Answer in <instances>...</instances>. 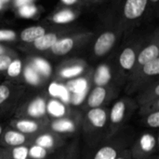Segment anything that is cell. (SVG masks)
Segmentation results:
<instances>
[{
  "instance_id": "obj_29",
  "label": "cell",
  "mask_w": 159,
  "mask_h": 159,
  "mask_svg": "<svg viewBox=\"0 0 159 159\" xmlns=\"http://www.w3.org/2000/svg\"><path fill=\"white\" fill-rule=\"evenodd\" d=\"M75 15L71 10H61L53 16V22L56 23H67L74 21Z\"/></svg>"
},
{
  "instance_id": "obj_23",
  "label": "cell",
  "mask_w": 159,
  "mask_h": 159,
  "mask_svg": "<svg viewBox=\"0 0 159 159\" xmlns=\"http://www.w3.org/2000/svg\"><path fill=\"white\" fill-rule=\"evenodd\" d=\"M35 70L41 75V77H49L51 74V67L50 65L42 58H34L30 63Z\"/></svg>"
},
{
  "instance_id": "obj_10",
  "label": "cell",
  "mask_w": 159,
  "mask_h": 159,
  "mask_svg": "<svg viewBox=\"0 0 159 159\" xmlns=\"http://www.w3.org/2000/svg\"><path fill=\"white\" fill-rule=\"evenodd\" d=\"M61 141L57 134L53 133H44L38 135L34 142V144L38 145L48 151H51L57 148L61 144Z\"/></svg>"
},
{
  "instance_id": "obj_18",
  "label": "cell",
  "mask_w": 159,
  "mask_h": 159,
  "mask_svg": "<svg viewBox=\"0 0 159 159\" xmlns=\"http://www.w3.org/2000/svg\"><path fill=\"white\" fill-rule=\"evenodd\" d=\"M29 146L20 145L17 147H7L4 149L3 159H29Z\"/></svg>"
},
{
  "instance_id": "obj_25",
  "label": "cell",
  "mask_w": 159,
  "mask_h": 159,
  "mask_svg": "<svg viewBox=\"0 0 159 159\" xmlns=\"http://www.w3.org/2000/svg\"><path fill=\"white\" fill-rule=\"evenodd\" d=\"M88 85L89 84H88L87 80H85L84 78H78V79H75V80L68 82L67 87L70 90V92H72V94H74V93H81V92L87 91Z\"/></svg>"
},
{
  "instance_id": "obj_4",
  "label": "cell",
  "mask_w": 159,
  "mask_h": 159,
  "mask_svg": "<svg viewBox=\"0 0 159 159\" xmlns=\"http://www.w3.org/2000/svg\"><path fill=\"white\" fill-rule=\"evenodd\" d=\"M87 119L91 127L95 129H102L107 124L108 113L106 110L102 107L89 109V111L87 113Z\"/></svg>"
},
{
  "instance_id": "obj_32",
  "label": "cell",
  "mask_w": 159,
  "mask_h": 159,
  "mask_svg": "<svg viewBox=\"0 0 159 159\" xmlns=\"http://www.w3.org/2000/svg\"><path fill=\"white\" fill-rule=\"evenodd\" d=\"M11 90L7 84H0V105L5 103L10 97Z\"/></svg>"
},
{
  "instance_id": "obj_20",
  "label": "cell",
  "mask_w": 159,
  "mask_h": 159,
  "mask_svg": "<svg viewBox=\"0 0 159 159\" xmlns=\"http://www.w3.org/2000/svg\"><path fill=\"white\" fill-rule=\"evenodd\" d=\"M159 97V84L157 82L155 85H152L148 89L142 92L139 97L138 102L141 106L145 105L149 102H152L156 99H158Z\"/></svg>"
},
{
  "instance_id": "obj_3",
  "label": "cell",
  "mask_w": 159,
  "mask_h": 159,
  "mask_svg": "<svg viewBox=\"0 0 159 159\" xmlns=\"http://www.w3.org/2000/svg\"><path fill=\"white\" fill-rule=\"evenodd\" d=\"M116 40V36L114 32L106 31L100 35L96 39L93 47L94 53L97 56H103L113 48Z\"/></svg>"
},
{
  "instance_id": "obj_30",
  "label": "cell",
  "mask_w": 159,
  "mask_h": 159,
  "mask_svg": "<svg viewBox=\"0 0 159 159\" xmlns=\"http://www.w3.org/2000/svg\"><path fill=\"white\" fill-rule=\"evenodd\" d=\"M159 107V100L158 99H156L152 102H149L145 105H143L141 106V110H140V112L141 114H150L154 112H157L158 111Z\"/></svg>"
},
{
  "instance_id": "obj_44",
  "label": "cell",
  "mask_w": 159,
  "mask_h": 159,
  "mask_svg": "<svg viewBox=\"0 0 159 159\" xmlns=\"http://www.w3.org/2000/svg\"><path fill=\"white\" fill-rule=\"evenodd\" d=\"M5 1H7V0H0V2H5Z\"/></svg>"
},
{
  "instance_id": "obj_40",
  "label": "cell",
  "mask_w": 159,
  "mask_h": 159,
  "mask_svg": "<svg viewBox=\"0 0 159 159\" xmlns=\"http://www.w3.org/2000/svg\"><path fill=\"white\" fill-rule=\"evenodd\" d=\"M4 53H5V49L2 46H0V54H4Z\"/></svg>"
},
{
  "instance_id": "obj_38",
  "label": "cell",
  "mask_w": 159,
  "mask_h": 159,
  "mask_svg": "<svg viewBox=\"0 0 159 159\" xmlns=\"http://www.w3.org/2000/svg\"><path fill=\"white\" fill-rule=\"evenodd\" d=\"M64 3H66V4H69V5H71V4H74V3H75L77 0H62Z\"/></svg>"
},
{
  "instance_id": "obj_28",
  "label": "cell",
  "mask_w": 159,
  "mask_h": 159,
  "mask_svg": "<svg viewBox=\"0 0 159 159\" xmlns=\"http://www.w3.org/2000/svg\"><path fill=\"white\" fill-rule=\"evenodd\" d=\"M22 70V63L20 59H12L10 65L8 66L7 71V74L10 78H17L20 75Z\"/></svg>"
},
{
  "instance_id": "obj_11",
  "label": "cell",
  "mask_w": 159,
  "mask_h": 159,
  "mask_svg": "<svg viewBox=\"0 0 159 159\" xmlns=\"http://www.w3.org/2000/svg\"><path fill=\"white\" fill-rule=\"evenodd\" d=\"M51 130L58 134L73 133L76 130V124L70 118H58L52 121L50 124Z\"/></svg>"
},
{
  "instance_id": "obj_35",
  "label": "cell",
  "mask_w": 159,
  "mask_h": 159,
  "mask_svg": "<svg viewBox=\"0 0 159 159\" xmlns=\"http://www.w3.org/2000/svg\"><path fill=\"white\" fill-rule=\"evenodd\" d=\"M12 58L8 54H0V71H6L10 65Z\"/></svg>"
},
{
  "instance_id": "obj_9",
  "label": "cell",
  "mask_w": 159,
  "mask_h": 159,
  "mask_svg": "<svg viewBox=\"0 0 159 159\" xmlns=\"http://www.w3.org/2000/svg\"><path fill=\"white\" fill-rule=\"evenodd\" d=\"M2 142L7 147L25 145V143L27 142V136L15 129H9L6 131L2 136Z\"/></svg>"
},
{
  "instance_id": "obj_26",
  "label": "cell",
  "mask_w": 159,
  "mask_h": 159,
  "mask_svg": "<svg viewBox=\"0 0 159 159\" xmlns=\"http://www.w3.org/2000/svg\"><path fill=\"white\" fill-rule=\"evenodd\" d=\"M143 73L145 76L152 77L159 74V57L156 58L143 66Z\"/></svg>"
},
{
  "instance_id": "obj_1",
  "label": "cell",
  "mask_w": 159,
  "mask_h": 159,
  "mask_svg": "<svg viewBox=\"0 0 159 159\" xmlns=\"http://www.w3.org/2000/svg\"><path fill=\"white\" fill-rule=\"evenodd\" d=\"M157 147V140L151 133H143L136 142L131 153L133 159H145L152 156Z\"/></svg>"
},
{
  "instance_id": "obj_22",
  "label": "cell",
  "mask_w": 159,
  "mask_h": 159,
  "mask_svg": "<svg viewBox=\"0 0 159 159\" xmlns=\"http://www.w3.org/2000/svg\"><path fill=\"white\" fill-rule=\"evenodd\" d=\"M23 75H24V80L29 84L38 85L42 82L41 75L35 70V68L30 63L27 64V66L25 67L24 71H23Z\"/></svg>"
},
{
  "instance_id": "obj_13",
  "label": "cell",
  "mask_w": 159,
  "mask_h": 159,
  "mask_svg": "<svg viewBox=\"0 0 159 159\" xmlns=\"http://www.w3.org/2000/svg\"><path fill=\"white\" fill-rule=\"evenodd\" d=\"M46 34V29L42 26H30L25 29H23L20 32V37L23 42L26 43H33L37 38L42 37Z\"/></svg>"
},
{
  "instance_id": "obj_17",
  "label": "cell",
  "mask_w": 159,
  "mask_h": 159,
  "mask_svg": "<svg viewBox=\"0 0 159 159\" xmlns=\"http://www.w3.org/2000/svg\"><path fill=\"white\" fill-rule=\"evenodd\" d=\"M159 57V48L157 44H150L145 47L138 55L137 62L140 66H143L144 64Z\"/></svg>"
},
{
  "instance_id": "obj_12",
  "label": "cell",
  "mask_w": 159,
  "mask_h": 159,
  "mask_svg": "<svg viewBox=\"0 0 159 159\" xmlns=\"http://www.w3.org/2000/svg\"><path fill=\"white\" fill-rule=\"evenodd\" d=\"M75 45V40L73 37L59 38L57 42L52 46L50 51L55 55H65L69 53Z\"/></svg>"
},
{
  "instance_id": "obj_42",
  "label": "cell",
  "mask_w": 159,
  "mask_h": 159,
  "mask_svg": "<svg viewBox=\"0 0 159 159\" xmlns=\"http://www.w3.org/2000/svg\"><path fill=\"white\" fill-rule=\"evenodd\" d=\"M3 129H4V128H3V127L0 125V136H1V135H2V133H3Z\"/></svg>"
},
{
  "instance_id": "obj_5",
  "label": "cell",
  "mask_w": 159,
  "mask_h": 159,
  "mask_svg": "<svg viewBox=\"0 0 159 159\" xmlns=\"http://www.w3.org/2000/svg\"><path fill=\"white\" fill-rule=\"evenodd\" d=\"M127 111H128V104L124 99L116 101L113 105L109 114V120L111 125L113 127L121 125L125 121Z\"/></svg>"
},
{
  "instance_id": "obj_34",
  "label": "cell",
  "mask_w": 159,
  "mask_h": 159,
  "mask_svg": "<svg viewBox=\"0 0 159 159\" xmlns=\"http://www.w3.org/2000/svg\"><path fill=\"white\" fill-rule=\"evenodd\" d=\"M87 91H84V92H81V93H74V94H72V96H70V103H72L74 105L80 104L85 99V97H87Z\"/></svg>"
},
{
  "instance_id": "obj_14",
  "label": "cell",
  "mask_w": 159,
  "mask_h": 159,
  "mask_svg": "<svg viewBox=\"0 0 159 159\" xmlns=\"http://www.w3.org/2000/svg\"><path fill=\"white\" fill-rule=\"evenodd\" d=\"M112 79V74L110 68L106 65H101L98 67L93 75V82L95 86H103L107 85Z\"/></svg>"
},
{
  "instance_id": "obj_37",
  "label": "cell",
  "mask_w": 159,
  "mask_h": 159,
  "mask_svg": "<svg viewBox=\"0 0 159 159\" xmlns=\"http://www.w3.org/2000/svg\"><path fill=\"white\" fill-rule=\"evenodd\" d=\"M116 159H133L129 150H124L122 153H119Z\"/></svg>"
},
{
  "instance_id": "obj_16",
  "label": "cell",
  "mask_w": 159,
  "mask_h": 159,
  "mask_svg": "<svg viewBox=\"0 0 159 159\" xmlns=\"http://www.w3.org/2000/svg\"><path fill=\"white\" fill-rule=\"evenodd\" d=\"M136 64V52L128 47L122 51L119 55V65L125 70H131Z\"/></svg>"
},
{
  "instance_id": "obj_31",
  "label": "cell",
  "mask_w": 159,
  "mask_h": 159,
  "mask_svg": "<svg viewBox=\"0 0 159 159\" xmlns=\"http://www.w3.org/2000/svg\"><path fill=\"white\" fill-rule=\"evenodd\" d=\"M146 124L152 128H158L159 127V111L154 112L148 114L146 119Z\"/></svg>"
},
{
  "instance_id": "obj_33",
  "label": "cell",
  "mask_w": 159,
  "mask_h": 159,
  "mask_svg": "<svg viewBox=\"0 0 159 159\" xmlns=\"http://www.w3.org/2000/svg\"><path fill=\"white\" fill-rule=\"evenodd\" d=\"M16 38V33L13 30H0V41H10Z\"/></svg>"
},
{
  "instance_id": "obj_6",
  "label": "cell",
  "mask_w": 159,
  "mask_h": 159,
  "mask_svg": "<svg viewBox=\"0 0 159 159\" xmlns=\"http://www.w3.org/2000/svg\"><path fill=\"white\" fill-rule=\"evenodd\" d=\"M12 127L15 130L24 134L31 135L41 130L42 126L34 119H19L12 122Z\"/></svg>"
},
{
  "instance_id": "obj_15",
  "label": "cell",
  "mask_w": 159,
  "mask_h": 159,
  "mask_svg": "<svg viewBox=\"0 0 159 159\" xmlns=\"http://www.w3.org/2000/svg\"><path fill=\"white\" fill-rule=\"evenodd\" d=\"M58 39L59 37L56 33H46L35 41H34L33 45L38 51H48L52 48Z\"/></svg>"
},
{
  "instance_id": "obj_7",
  "label": "cell",
  "mask_w": 159,
  "mask_h": 159,
  "mask_svg": "<svg viewBox=\"0 0 159 159\" xmlns=\"http://www.w3.org/2000/svg\"><path fill=\"white\" fill-rule=\"evenodd\" d=\"M24 112L34 119L43 117L47 113V101L43 97H36L26 105Z\"/></svg>"
},
{
  "instance_id": "obj_21",
  "label": "cell",
  "mask_w": 159,
  "mask_h": 159,
  "mask_svg": "<svg viewBox=\"0 0 159 159\" xmlns=\"http://www.w3.org/2000/svg\"><path fill=\"white\" fill-rule=\"evenodd\" d=\"M119 154V150L115 145H104L97 150L93 159H116Z\"/></svg>"
},
{
  "instance_id": "obj_41",
  "label": "cell",
  "mask_w": 159,
  "mask_h": 159,
  "mask_svg": "<svg viewBox=\"0 0 159 159\" xmlns=\"http://www.w3.org/2000/svg\"><path fill=\"white\" fill-rule=\"evenodd\" d=\"M3 152H4V149L0 148V159H3Z\"/></svg>"
},
{
  "instance_id": "obj_27",
  "label": "cell",
  "mask_w": 159,
  "mask_h": 159,
  "mask_svg": "<svg viewBox=\"0 0 159 159\" xmlns=\"http://www.w3.org/2000/svg\"><path fill=\"white\" fill-rule=\"evenodd\" d=\"M48 150L33 144L31 146H29V150H28V157L29 159H45L48 156Z\"/></svg>"
},
{
  "instance_id": "obj_43",
  "label": "cell",
  "mask_w": 159,
  "mask_h": 159,
  "mask_svg": "<svg viewBox=\"0 0 159 159\" xmlns=\"http://www.w3.org/2000/svg\"><path fill=\"white\" fill-rule=\"evenodd\" d=\"M61 159H71L70 157H61Z\"/></svg>"
},
{
  "instance_id": "obj_36",
  "label": "cell",
  "mask_w": 159,
  "mask_h": 159,
  "mask_svg": "<svg viewBox=\"0 0 159 159\" xmlns=\"http://www.w3.org/2000/svg\"><path fill=\"white\" fill-rule=\"evenodd\" d=\"M20 14H22L25 17H31L35 12V8H34V7L30 6V5H23L20 7Z\"/></svg>"
},
{
  "instance_id": "obj_24",
  "label": "cell",
  "mask_w": 159,
  "mask_h": 159,
  "mask_svg": "<svg viewBox=\"0 0 159 159\" xmlns=\"http://www.w3.org/2000/svg\"><path fill=\"white\" fill-rule=\"evenodd\" d=\"M84 71V67L80 65H73L62 68L60 72L61 78L64 79H73L79 76Z\"/></svg>"
},
{
  "instance_id": "obj_19",
  "label": "cell",
  "mask_w": 159,
  "mask_h": 159,
  "mask_svg": "<svg viewBox=\"0 0 159 159\" xmlns=\"http://www.w3.org/2000/svg\"><path fill=\"white\" fill-rule=\"evenodd\" d=\"M47 112L56 119L62 118L66 114V107L58 99L51 98L47 102Z\"/></svg>"
},
{
  "instance_id": "obj_2",
  "label": "cell",
  "mask_w": 159,
  "mask_h": 159,
  "mask_svg": "<svg viewBox=\"0 0 159 159\" xmlns=\"http://www.w3.org/2000/svg\"><path fill=\"white\" fill-rule=\"evenodd\" d=\"M148 5V0H126L123 14L129 21H134L143 16Z\"/></svg>"
},
{
  "instance_id": "obj_39",
  "label": "cell",
  "mask_w": 159,
  "mask_h": 159,
  "mask_svg": "<svg viewBox=\"0 0 159 159\" xmlns=\"http://www.w3.org/2000/svg\"><path fill=\"white\" fill-rule=\"evenodd\" d=\"M151 4H153V5H157V2H158V0H148Z\"/></svg>"
},
{
  "instance_id": "obj_8",
  "label": "cell",
  "mask_w": 159,
  "mask_h": 159,
  "mask_svg": "<svg viewBox=\"0 0 159 159\" xmlns=\"http://www.w3.org/2000/svg\"><path fill=\"white\" fill-rule=\"evenodd\" d=\"M107 89L103 86H95L87 97V104L89 109L100 108L105 101Z\"/></svg>"
}]
</instances>
